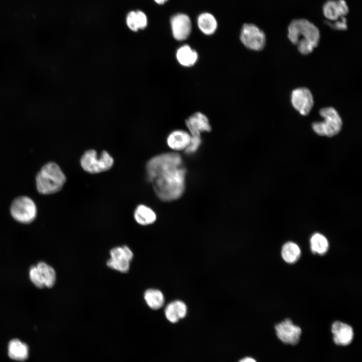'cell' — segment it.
Instances as JSON below:
<instances>
[{"label": "cell", "mask_w": 362, "mask_h": 362, "mask_svg": "<svg viewBox=\"0 0 362 362\" xmlns=\"http://www.w3.org/2000/svg\"><path fill=\"white\" fill-rule=\"evenodd\" d=\"M146 170L149 181L161 200L177 199L184 193L186 170L178 154L167 153L154 156L147 163Z\"/></svg>", "instance_id": "1"}, {"label": "cell", "mask_w": 362, "mask_h": 362, "mask_svg": "<svg viewBox=\"0 0 362 362\" xmlns=\"http://www.w3.org/2000/svg\"><path fill=\"white\" fill-rule=\"evenodd\" d=\"M287 36L303 55L311 53L318 45L320 33L318 27L306 19L293 20L288 27Z\"/></svg>", "instance_id": "2"}, {"label": "cell", "mask_w": 362, "mask_h": 362, "mask_svg": "<svg viewBox=\"0 0 362 362\" xmlns=\"http://www.w3.org/2000/svg\"><path fill=\"white\" fill-rule=\"evenodd\" d=\"M66 181V177L59 166L50 162L45 164L36 177L38 192L49 195L59 191Z\"/></svg>", "instance_id": "3"}, {"label": "cell", "mask_w": 362, "mask_h": 362, "mask_svg": "<svg viewBox=\"0 0 362 362\" xmlns=\"http://www.w3.org/2000/svg\"><path fill=\"white\" fill-rule=\"evenodd\" d=\"M319 113L323 121L314 122L312 124V129L317 134L330 137L339 133L342 121L335 109L331 107H324L321 108Z\"/></svg>", "instance_id": "4"}, {"label": "cell", "mask_w": 362, "mask_h": 362, "mask_svg": "<svg viewBox=\"0 0 362 362\" xmlns=\"http://www.w3.org/2000/svg\"><path fill=\"white\" fill-rule=\"evenodd\" d=\"M113 163V157L106 151L98 155L95 150H89L84 152L80 159L82 168L91 173L107 171L112 167Z\"/></svg>", "instance_id": "5"}, {"label": "cell", "mask_w": 362, "mask_h": 362, "mask_svg": "<svg viewBox=\"0 0 362 362\" xmlns=\"http://www.w3.org/2000/svg\"><path fill=\"white\" fill-rule=\"evenodd\" d=\"M12 217L22 223L32 222L36 218L37 208L34 201L26 196L19 197L13 202L11 207Z\"/></svg>", "instance_id": "6"}, {"label": "cell", "mask_w": 362, "mask_h": 362, "mask_svg": "<svg viewBox=\"0 0 362 362\" xmlns=\"http://www.w3.org/2000/svg\"><path fill=\"white\" fill-rule=\"evenodd\" d=\"M240 39L247 48L255 51L262 50L266 44L264 32L253 24H244L241 30Z\"/></svg>", "instance_id": "7"}, {"label": "cell", "mask_w": 362, "mask_h": 362, "mask_svg": "<svg viewBox=\"0 0 362 362\" xmlns=\"http://www.w3.org/2000/svg\"><path fill=\"white\" fill-rule=\"evenodd\" d=\"M110 256L111 258L107 262L108 267L121 273L129 270L133 254L128 246L124 245L113 248L110 251Z\"/></svg>", "instance_id": "8"}, {"label": "cell", "mask_w": 362, "mask_h": 362, "mask_svg": "<svg viewBox=\"0 0 362 362\" xmlns=\"http://www.w3.org/2000/svg\"><path fill=\"white\" fill-rule=\"evenodd\" d=\"M291 102L294 108L303 116L308 115L314 106L313 95L305 87H298L292 92Z\"/></svg>", "instance_id": "9"}, {"label": "cell", "mask_w": 362, "mask_h": 362, "mask_svg": "<svg viewBox=\"0 0 362 362\" xmlns=\"http://www.w3.org/2000/svg\"><path fill=\"white\" fill-rule=\"evenodd\" d=\"M276 334L278 338L287 344H297L301 334V329L294 325L289 319H286L275 326Z\"/></svg>", "instance_id": "10"}, {"label": "cell", "mask_w": 362, "mask_h": 362, "mask_svg": "<svg viewBox=\"0 0 362 362\" xmlns=\"http://www.w3.org/2000/svg\"><path fill=\"white\" fill-rule=\"evenodd\" d=\"M170 25L172 36L176 40L184 41L189 37L192 31V23L187 15L179 13L173 16Z\"/></svg>", "instance_id": "11"}, {"label": "cell", "mask_w": 362, "mask_h": 362, "mask_svg": "<svg viewBox=\"0 0 362 362\" xmlns=\"http://www.w3.org/2000/svg\"><path fill=\"white\" fill-rule=\"evenodd\" d=\"M322 12L329 21H334L345 17L349 9L345 0H328L323 5Z\"/></svg>", "instance_id": "12"}, {"label": "cell", "mask_w": 362, "mask_h": 362, "mask_svg": "<svg viewBox=\"0 0 362 362\" xmlns=\"http://www.w3.org/2000/svg\"><path fill=\"white\" fill-rule=\"evenodd\" d=\"M186 124L192 136H200L201 133L211 130L208 118L201 112H196L190 116L186 120Z\"/></svg>", "instance_id": "13"}, {"label": "cell", "mask_w": 362, "mask_h": 362, "mask_svg": "<svg viewBox=\"0 0 362 362\" xmlns=\"http://www.w3.org/2000/svg\"><path fill=\"white\" fill-rule=\"evenodd\" d=\"M334 342L339 345H347L352 340L353 331L352 327L340 321L334 322L331 326Z\"/></svg>", "instance_id": "14"}, {"label": "cell", "mask_w": 362, "mask_h": 362, "mask_svg": "<svg viewBox=\"0 0 362 362\" xmlns=\"http://www.w3.org/2000/svg\"><path fill=\"white\" fill-rule=\"evenodd\" d=\"M175 56L177 61L181 65L188 67L193 66L198 59L197 51L187 44L177 49Z\"/></svg>", "instance_id": "15"}, {"label": "cell", "mask_w": 362, "mask_h": 362, "mask_svg": "<svg viewBox=\"0 0 362 362\" xmlns=\"http://www.w3.org/2000/svg\"><path fill=\"white\" fill-rule=\"evenodd\" d=\"M191 136L188 132L183 130H175L168 135L167 143L169 147L176 150H181L186 149L190 141Z\"/></svg>", "instance_id": "16"}, {"label": "cell", "mask_w": 362, "mask_h": 362, "mask_svg": "<svg viewBox=\"0 0 362 362\" xmlns=\"http://www.w3.org/2000/svg\"><path fill=\"white\" fill-rule=\"evenodd\" d=\"M187 311V308L185 303L176 300L167 305L165 309V315L169 321L175 323L185 317Z\"/></svg>", "instance_id": "17"}, {"label": "cell", "mask_w": 362, "mask_h": 362, "mask_svg": "<svg viewBox=\"0 0 362 362\" xmlns=\"http://www.w3.org/2000/svg\"><path fill=\"white\" fill-rule=\"evenodd\" d=\"M197 24L200 31L206 35L213 34L217 30L218 24L215 17L209 13H203L198 17Z\"/></svg>", "instance_id": "18"}, {"label": "cell", "mask_w": 362, "mask_h": 362, "mask_svg": "<svg viewBox=\"0 0 362 362\" xmlns=\"http://www.w3.org/2000/svg\"><path fill=\"white\" fill-rule=\"evenodd\" d=\"M28 351V346L18 339H13L9 343L8 354L12 359L24 360L27 358Z\"/></svg>", "instance_id": "19"}, {"label": "cell", "mask_w": 362, "mask_h": 362, "mask_svg": "<svg viewBox=\"0 0 362 362\" xmlns=\"http://www.w3.org/2000/svg\"><path fill=\"white\" fill-rule=\"evenodd\" d=\"M126 23L130 30L136 32L146 28L147 25V17L140 11H132L127 16Z\"/></svg>", "instance_id": "20"}, {"label": "cell", "mask_w": 362, "mask_h": 362, "mask_svg": "<svg viewBox=\"0 0 362 362\" xmlns=\"http://www.w3.org/2000/svg\"><path fill=\"white\" fill-rule=\"evenodd\" d=\"M134 215L136 221L142 225L151 224L156 219V216L154 212L150 208L143 205L137 206Z\"/></svg>", "instance_id": "21"}, {"label": "cell", "mask_w": 362, "mask_h": 362, "mask_svg": "<svg viewBox=\"0 0 362 362\" xmlns=\"http://www.w3.org/2000/svg\"><path fill=\"white\" fill-rule=\"evenodd\" d=\"M281 254L286 262L289 263H293L297 261L300 257L301 250L296 243L289 241L283 245Z\"/></svg>", "instance_id": "22"}, {"label": "cell", "mask_w": 362, "mask_h": 362, "mask_svg": "<svg viewBox=\"0 0 362 362\" xmlns=\"http://www.w3.org/2000/svg\"><path fill=\"white\" fill-rule=\"evenodd\" d=\"M144 299L147 305L152 309L157 310L160 308L164 302V296L162 292L157 289H148L144 293Z\"/></svg>", "instance_id": "23"}, {"label": "cell", "mask_w": 362, "mask_h": 362, "mask_svg": "<svg viewBox=\"0 0 362 362\" xmlns=\"http://www.w3.org/2000/svg\"><path fill=\"white\" fill-rule=\"evenodd\" d=\"M310 247L313 253L322 255L328 250L329 243L327 239L324 235L316 233L311 237Z\"/></svg>", "instance_id": "24"}, {"label": "cell", "mask_w": 362, "mask_h": 362, "mask_svg": "<svg viewBox=\"0 0 362 362\" xmlns=\"http://www.w3.org/2000/svg\"><path fill=\"white\" fill-rule=\"evenodd\" d=\"M36 266L43 277L45 287H52L56 281V273L53 268L44 262H39Z\"/></svg>", "instance_id": "25"}, {"label": "cell", "mask_w": 362, "mask_h": 362, "mask_svg": "<svg viewBox=\"0 0 362 362\" xmlns=\"http://www.w3.org/2000/svg\"><path fill=\"white\" fill-rule=\"evenodd\" d=\"M29 277L31 282L39 288L45 287L43 277L36 265L32 266L29 270Z\"/></svg>", "instance_id": "26"}, {"label": "cell", "mask_w": 362, "mask_h": 362, "mask_svg": "<svg viewBox=\"0 0 362 362\" xmlns=\"http://www.w3.org/2000/svg\"><path fill=\"white\" fill-rule=\"evenodd\" d=\"M346 22V19L344 17L332 22L326 20L325 23L334 30L343 31L347 28Z\"/></svg>", "instance_id": "27"}, {"label": "cell", "mask_w": 362, "mask_h": 362, "mask_svg": "<svg viewBox=\"0 0 362 362\" xmlns=\"http://www.w3.org/2000/svg\"><path fill=\"white\" fill-rule=\"evenodd\" d=\"M201 143L200 136H192L190 141L187 147L186 148V152L192 153L196 151Z\"/></svg>", "instance_id": "28"}, {"label": "cell", "mask_w": 362, "mask_h": 362, "mask_svg": "<svg viewBox=\"0 0 362 362\" xmlns=\"http://www.w3.org/2000/svg\"><path fill=\"white\" fill-rule=\"evenodd\" d=\"M239 362H256L253 358L251 357H245L241 359Z\"/></svg>", "instance_id": "29"}, {"label": "cell", "mask_w": 362, "mask_h": 362, "mask_svg": "<svg viewBox=\"0 0 362 362\" xmlns=\"http://www.w3.org/2000/svg\"><path fill=\"white\" fill-rule=\"evenodd\" d=\"M157 4L162 5L164 4L168 0H154Z\"/></svg>", "instance_id": "30"}]
</instances>
